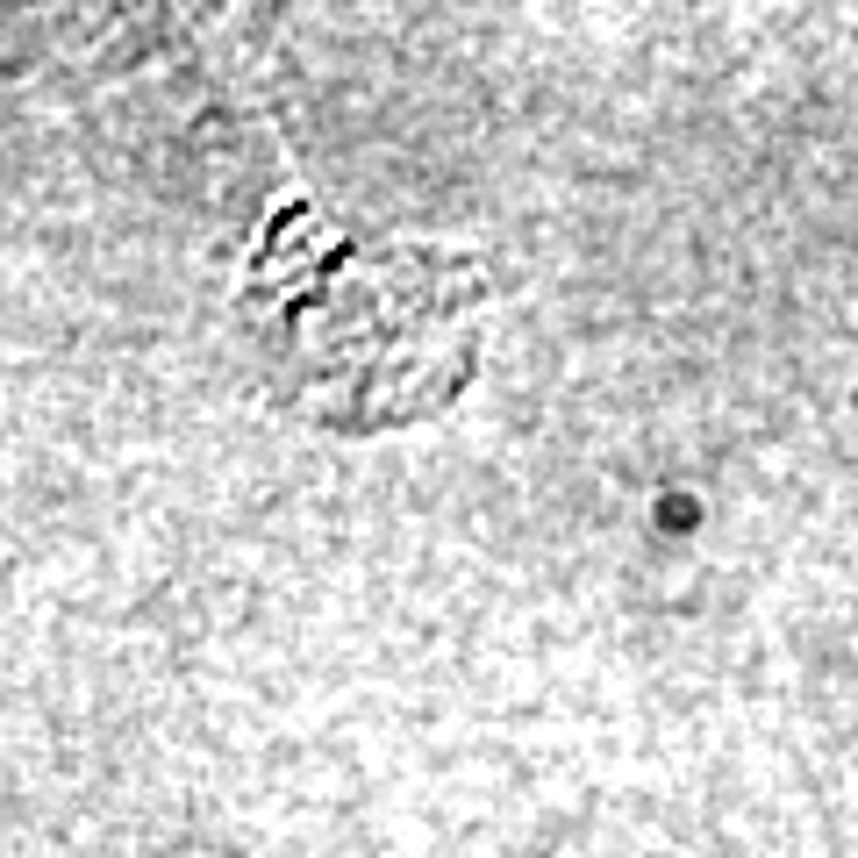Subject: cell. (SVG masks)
I'll return each mask as SVG.
<instances>
[{
  "mask_svg": "<svg viewBox=\"0 0 858 858\" xmlns=\"http://www.w3.org/2000/svg\"><path fill=\"white\" fill-rule=\"evenodd\" d=\"M243 337L273 387L323 422H408L458 394L480 343V273L429 243H351L315 229L301 257L265 251Z\"/></svg>",
  "mask_w": 858,
  "mask_h": 858,
  "instance_id": "1",
  "label": "cell"
}]
</instances>
